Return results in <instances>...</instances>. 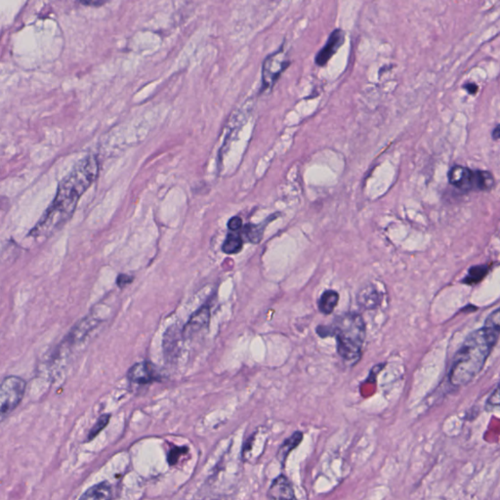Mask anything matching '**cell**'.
<instances>
[{
  "label": "cell",
  "instance_id": "484cf974",
  "mask_svg": "<svg viewBox=\"0 0 500 500\" xmlns=\"http://www.w3.org/2000/svg\"><path fill=\"white\" fill-rule=\"evenodd\" d=\"M492 138H494L495 140L499 139L500 132H499V125L495 126V128L494 129V132H492Z\"/></svg>",
  "mask_w": 500,
  "mask_h": 500
},
{
  "label": "cell",
  "instance_id": "d6986e66",
  "mask_svg": "<svg viewBox=\"0 0 500 500\" xmlns=\"http://www.w3.org/2000/svg\"><path fill=\"white\" fill-rule=\"evenodd\" d=\"M110 418H111V416H110L109 414H103L102 416H100L99 419H98L97 422H96L95 425L91 428L88 437H87L88 438L87 441H91V440H93L96 436L99 434L101 431H102L103 429L108 425V423H109Z\"/></svg>",
  "mask_w": 500,
  "mask_h": 500
},
{
  "label": "cell",
  "instance_id": "ffe728a7",
  "mask_svg": "<svg viewBox=\"0 0 500 500\" xmlns=\"http://www.w3.org/2000/svg\"><path fill=\"white\" fill-rule=\"evenodd\" d=\"M186 451H188L187 448H179V447H176V448L172 449L171 451H169L168 456H167V460H168L169 464H176L179 460V458H180L181 455H183Z\"/></svg>",
  "mask_w": 500,
  "mask_h": 500
},
{
  "label": "cell",
  "instance_id": "7c38bea8",
  "mask_svg": "<svg viewBox=\"0 0 500 500\" xmlns=\"http://www.w3.org/2000/svg\"><path fill=\"white\" fill-rule=\"evenodd\" d=\"M276 216L277 214H275L274 216L268 218L263 223L245 225L238 232H240V235L247 238V242H252V244H258L262 240L264 230H265L266 227L269 224V222L272 221L273 218Z\"/></svg>",
  "mask_w": 500,
  "mask_h": 500
},
{
  "label": "cell",
  "instance_id": "8fae6325",
  "mask_svg": "<svg viewBox=\"0 0 500 500\" xmlns=\"http://www.w3.org/2000/svg\"><path fill=\"white\" fill-rule=\"evenodd\" d=\"M182 336V332H179L178 327L172 325L165 332L164 337V353L166 361H171L176 357V350L179 345V337Z\"/></svg>",
  "mask_w": 500,
  "mask_h": 500
},
{
  "label": "cell",
  "instance_id": "8992f818",
  "mask_svg": "<svg viewBox=\"0 0 500 500\" xmlns=\"http://www.w3.org/2000/svg\"><path fill=\"white\" fill-rule=\"evenodd\" d=\"M290 65L284 45L277 51L269 55L262 66V90L272 88L282 73Z\"/></svg>",
  "mask_w": 500,
  "mask_h": 500
},
{
  "label": "cell",
  "instance_id": "9c48e42d",
  "mask_svg": "<svg viewBox=\"0 0 500 500\" xmlns=\"http://www.w3.org/2000/svg\"><path fill=\"white\" fill-rule=\"evenodd\" d=\"M210 321V309L208 306H203L194 314L186 323L182 329V336L184 338H192L198 334L204 327H208Z\"/></svg>",
  "mask_w": 500,
  "mask_h": 500
},
{
  "label": "cell",
  "instance_id": "6da1fadb",
  "mask_svg": "<svg viewBox=\"0 0 500 500\" xmlns=\"http://www.w3.org/2000/svg\"><path fill=\"white\" fill-rule=\"evenodd\" d=\"M99 174V162L95 155L80 160L73 171L60 183L54 201L38 224L29 232L34 238H48L70 220L79 199L92 185Z\"/></svg>",
  "mask_w": 500,
  "mask_h": 500
},
{
  "label": "cell",
  "instance_id": "d4e9b609",
  "mask_svg": "<svg viewBox=\"0 0 500 500\" xmlns=\"http://www.w3.org/2000/svg\"><path fill=\"white\" fill-rule=\"evenodd\" d=\"M463 88H464L465 90H467L468 93L472 94V95H473V94L476 93L479 89L478 86H476V84H465V86H463Z\"/></svg>",
  "mask_w": 500,
  "mask_h": 500
},
{
  "label": "cell",
  "instance_id": "ac0fdd59",
  "mask_svg": "<svg viewBox=\"0 0 500 500\" xmlns=\"http://www.w3.org/2000/svg\"><path fill=\"white\" fill-rule=\"evenodd\" d=\"M488 268L486 265H479L472 267L471 269L468 271V275L465 277L463 283L467 284H475L480 283L482 279L485 277L486 275L488 274Z\"/></svg>",
  "mask_w": 500,
  "mask_h": 500
},
{
  "label": "cell",
  "instance_id": "277c9868",
  "mask_svg": "<svg viewBox=\"0 0 500 500\" xmlns=\"http://www.w3.org/2000/svg\"><path fill=\"white\" fill-rule=\"evenodd\" d=\"M449 181L461 191H487L495 186V178L488 171H471L455 165L449 172Z\"/></svg>",
  "mask_w": 500,
  "mask_h": 500
},
{
  "label": "cell",
  "instance_id": "ba28073f",
  "mask_svg": "<svg viewBox=\"0 0 500 500\" xmlns=\"http://www.w3.org/2000/svg\"><path fill=\"white\" fill-rule=\"evenodd\" d=\"M345 40V34L342 29H334L330 36L325 47L316 54L315 62L316 65L323 66L327 65V62L332 58L334 54L338 51L339 48L343 45Z\"/></svg>",
  "mask_w": 500,
  "mask_h": 500
},
{
  "label": "cell",
  "instance_id": "3957f363",
  "mask_svg": "<svg viewBox=\"0 0 500 500\" xmlns=\"http://www.w3.org/2000/svg\"><path fill=\"white\" fill-rule=\"evenodd\" d=\"M327 336L336 338L337 352L346 362H357L362 355L366 339V323L361 315L347 313L337 316L329 327Z\"/></svg>",
  "mask_w": 500,
  "mask_h": 500
},
{
  "label": "cell",
  "instance_id": "cb8c5ba5",
  "mask_svg": "<svg viewBox=\"0 0 500 500\" xmlns=\"http://www.w3.org/2000/svg\"><path fill=\"white\" fill-rule=\"evenodd\" d=\"M80 3L88 6H101L105 3L104 0H80Z\"/></svg>",
  "mask_w": 500,
  "mask_h": 500
},
{
  "label": "cell",
  "instance_id": "7a4b0ae2",
  "mask_svg": "<svg viewBox=\"0 0 500 500\" xmlns=\"http://www.w3.org/2000/svg\"><path fill=\"white\" fill-rule=\"evenodd\" d=\"M500 310L488 316L485 325L465 339L454 357L449 379L454 387H463L471 382L485 366L488 355L499 340Z\"/></svg>",
  "mask_w": 500,
  "mask_h": 500
},
{
  "label": "cell",
  "instance_id": "5b68a950",
  "mask_svg": "<svg viewBox=\"0 0 500 500\" xmlns=\"http://www.w3.org/2000/svg\"><path fill=\"white\" fill-rule=\"evenodd\" d=\"M26 382L19 376L11 375L0 383V422L4 421L20 405L25 392Z\"/></svg>",
  "mask_w": 500,
  "mask_h": 500
},
{
  "label": "cell",
  "instance_id": "30bf717a",
  "mask_svg": "<svg viewBox=\"0 0 500 500\" xmlns=\"http://www.w3.org/2000/svg\"><path fill=\"white\" fill-rule=\"evenodd\" d=\"M268 497L270 500H297L292 485L284 475L273 481L268 490Z\"/></svg>",
  "mask_w": 500,
  "mask_h": 500
},
{
  "label": "cell",
  "instance_id": "44dd1931",
  "mask_svg": "<svg viewBox=\"0 0 500 500\" xmlns=\"http://www.w3.org/2000/svg\"><path fill=\"white\" fill-rule=\"evenodd\" d=\"M499 407V387L495 389L494 393L490 396L487 401V410L488 412L494 410L495 408Z\"/></svg>",
  "mask_w": 500,
  "mask_h": 500
},
{
  "label": "cell",
  "instance_id": "e0dca14e",
  "mask_svg": "<svg viewBox=\"0 0 500 500\" xmlns=\"http://www.w3.org/2000/svg\"><path fill=\"white\" fill-rule=\"evenodd\" d=\"M244 242V238L240 234H238V232H231L222 245V250L224 253L229 254V255L237 254L242 249Z\"/></svg>",
  "mask_w": 500,
  "mask_h": 500
},
{
  "label": "cell",
  "instance_id": "5bb4252c",
  "mask_svg": "<svg viewBox=\"0 0 500 500\" xmlns=\"http://www.w3.org/2000/svg\"><path fill=\"white\" fill-rule=\"evenodd\" d=\"M302 440L303 433L300 432V431H297L295 434L291 435L288 440H286V441H284V444L282 445L281 448H279V451H277V460H279V462H281L282 464H284L286 458H288V456L290 455L291 451H292L293 449H297V447L299 446V444L302 442Z\"/></svg>",
  "mask_w": 500,
  "mask_h": 500
},
{
  "label": "cell",
  "instance_id": "4fadbf2b",
  "mask_svg": "<svg viewBox=\"0 0 500 500\" xmlns=\"http://www.w3.org/2000/svg\"><path fill=\"white\" fill-rule=\"evenodd\" d=\"M112 497L111 486L104 482L87 490L79 500H112Z\"/></svg>",
  "mask_w": 500,
  "mask_h": 500
},
{
  "label": "cell",
  "instance_id": "9a60e30c",
  "mask_svg": "<svg viewBox=\"0 0 500 500\" xmlns=\"http://www.w3.org/2000/svg\"><path fill=\"white\" fill-rule=\"evenodd\" d=\"M339 301L338 292L334 290H325V292L321 295L320 299H318V310L322 312L325 315H329L334 312V308L337 306Z\"/></svg>",
  "mask_w": 500,
  "mask_h": 500
},
{
  "label": "cell",
  "instance_id": "603a6c76",
  "mask_svg": "<svg viewBox=\"0 0 500 500\" xmlns=\"http://www.w3.org/2000/svg\"><path fill=\"white\" fill-rule=\"evenodd\" d=\"M133 281V277L127 276V275H119L118 279H116V284L119 288H125L128 284L132 283Z\"/></svg>",
  "mask_w": 500,
  "mask_h": 500
},
{
  "label": "cell",
  "instance_id": "2e32d148",
  "mask_svg": "<svg viewBox=\"0 0 500 500\" xmlns=\"http://www.w3.org/2000/svg\"><path fill=\"white\" fill-rule=\"evenodd\" d=\"M380 293L373 286L364 288L359 295V304L364 308L373 309L380 304Z\"/></svg>",
  "mask_w": 500,
  "mask_h": 500
},
{
  "label": "cell",
  "instance_id": "7402d4cb",
  "mask_svg": "<svg viewBox=\"0 0 500 500\" xmlns=\"http://www.w3.org/2000/svg\"><path fill=\"white\" fill-rule=\"evenodd\" d=\"M242 218L238 216L232 217L228 222V228L231 232H238L242 228Z\"/></svg>",
  "mask_w": 500,
  "mask_h": 500
},
{
  "label": "cell",
  "instance_id": "52a82bcc",
  "mask_svg": "<svg viewBox=\"0 0 500 500\" xmlns=\"http://www.w3.org/2000/svg\"><path fill=\"white\" fill-rule=\"evenodd\" d=\"M128 379L139 385L150 384L160 380L155 366L149 362H137L128 371Z\"/></svg>",
  "mask_w": 500,
  "mask_h": 500
}]
</instances>
